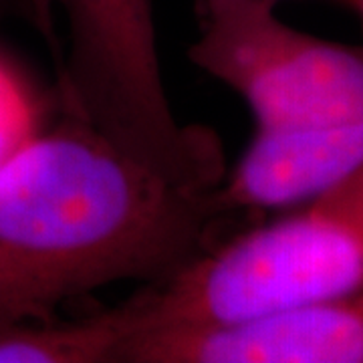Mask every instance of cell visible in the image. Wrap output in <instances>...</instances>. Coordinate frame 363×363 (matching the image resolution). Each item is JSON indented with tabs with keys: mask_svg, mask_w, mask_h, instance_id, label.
Masks as SVG:
<instances>
[{
	"mask_svg": "<svg viewBox=\"0 0 363 363\" xmlns=\"http://www.w3.org/2000/svg\"><path fill=\"white\" fill-rule=\"evenodd\" d=\"M363 162V121L311 130H257L212 196L222 214L289 210L345 178Z\"/></svg>",
	"mask_w": 363,
	"mask_h": 363,
	"instance_id": "6",
	"label": "cell"
},
{
	"mask_svg": "<svg viewBox=\"0 0 363 363\" xmlns=\"http://www.w3.org/2000/svg\"><path fill=\"white\" fill-rule=\"evenodd\" d=\"M0 11H2V0H0Z\"/></svg>",
	"mask_w": 363,
	"mask_h": 363,
	"instance_id": "11",
	"label": "cell"
},
{
	"mask_svg": "<svg viewBox=\"0 0 363 363\" xmlns=\"http://www.w3.org/2000/svg\"><path fill=\"white\" fill-rule=\"evenodd\" d=\"M45 125V105L39 91L0 51V166Z\"/></svg>",
	"mask_w": 363,
	"mask_h": 363,
	"instance_id": "8",
	"label": "cell"
},
{
	"mask_svg": "<svg viewBox=\"0 0 363 363\" xmlns=\"http://www.w3.org/2000/svg\"><path fill=\"white\" fill-rule=\"evenodd\" d=\"M131 323L119 303L79 321L0 327V363H116Z\"/></svg>",
	"mask_w": 363,
	"mask_h": 363,
	"instance_id": "7",
	"label": "cell"
},
{
	"mask_svg": "<svg viewBox=\"0 0 363 363\" xmlns=\"http://www.w3.org/2000/svg\"><path fill=\"white\" fill-rule=\"evenodd\" d=\"M65 21L59 97L121 152L166 178L214 188L226 172L218 133L182 123L169 104L150 0H51Z\"/></svg>",
	"mask_w": 363,
	"mask_h": 363,
	"instance_id": "3",
	"label": "cell"
},
{
	"mask_svg": "<svg viewBox=\"0 0 363 363\" xmlns=\"http://www.w3.org/2000/svg\"><path fill=\"white\" fill-rule=\"evenodd\" d=\"M271 2H274V4H277V2H279V0H271Z\"/></svg>",
	"mask_w": 363,
	"mask_h": 363,
	"instance_id": "12",
	"label": "cell"
},
{
	"mask_svg": "<svg viewBox=\"0 0 363 363\" xmlns=\"http://www.w3.org/2000/svg\"><path fill=\"white\" fill-rule=\"evenodd\" d=\"M271 0H196L188 57L233 89L257 130L333 128L363 121V47L286 25Z\"/></svg>",
	"mask_w": 363,
	"mask_h": 363,
	"instance_id": "4",
	"label": "cell"
},
{
	"mask_svg": "<svg viewBox=\"0 0 363 363\" xmlns=\"http://www.w3.org/2000/svg\"><path fill=\"white\" fill-rule=\"evenodd\" d=\"M2 9H11L25 18L51 49L55 63L61 59V39L55 25V9L51 0H2Z\"/></svg>",
	"mask_w": 363,
	"mask_h": 363,
	"instance_id": "9",
	"label": "cell"
},
{
	"mask_svg": "<svg viewBox=\"0 0 363 363\" xmlns=\"http://www.w3.org/2000/svg\"><path fill=\"white\" fill-rule=\"evenodd\" d=\"M142 363H363V293L247 321L164 327L135 345Z\"/></svg>",
	"mask_w": 363,
	"mask_h": 363,
	"instance_id": "5",
	"label": "cell"
},
{
	"mask_svg": "<svg viewBox=\"0 0 363 363\" xmlns=\"http://www.w3.org/2000/svg\"><path fill=\"white\" fill-rule=\"evenodd\" d=\"M363 293V162L274 220L228 234L123 301L133 335L247 321Z\"/></svg>",
	"mask_w": 363,
	"mask_h": 363,
	"instance_id": "2",
	"label": "cell"
},
{
	"mask_svg": "<svg viewBox=\"0 0 363 363\" xmlns=\"http://www.w3.org/2000/svg\"><path fill=\"white\" fill-rule=\"evenodd\" d=\"M341 2H345L351 11L359 16V21H362V26H363V0H341Z\"/></svg>",
	"mask_w": 363,
	"mask_h": 363,
	"instance_id": "10",
	"label": "cell"
},
{
	"mask_svg": "<svg viewBox=\"0 0 363 363\" xmlns=\"http://www.w3.org/2000/svg\"><path fill=\"white\" fill-rule=\"evenodd\" d=\"M212 190L169 180L63 111L0 166V327L180 271L228 236Z\"/></svg>",
	"mask_w": 363,
	"mask_h": 363,
	"instance_id": "1",
	"label": "cell"
}]
</instances>
